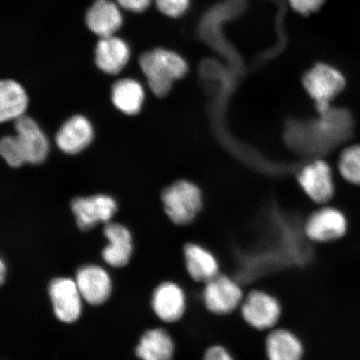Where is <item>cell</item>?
I'll return each mask as SVG.
<instances>
[{
  "mask_svg": "<svg viewBox=\"0 0 360 360\" xmlns=\"http://www.w3.org/2000/svg\"><path fill=\"white\" fill-rule=\"evenodd\" d=\"M6 265H4V260H0V283L3 285L4 281V276H6Z\"/></svg>",
  "mask_w": 360,
  "mask_h": 360,
  "instance_id": "28",
  "label": "cell"
},
{
  "mask_svg": "<svg viewBox=\"0 0 360 360\" xmlns=\"http://www.w3.org/2000/svg\"><path fill=\"white\" fill-rule=\"evenodd\" d=\"M0 154L11 168H20L27 164L24 152L16 136H4L0 141Z\"/></svg>",
  "mask_w": 360,
  "mask_h": 360,
  "instance_id": "23",
  "label": "cell"
},
{
  "mask_svg": "<svg viewBox=\"0 0 360 360\" xmlns=\"http://www.w3.org/2000/svg\"><path fill=\"white\" fill-rule=\"evenodd\" d=\"M94 136L93 125L86 117L75 115L58 129L56 143L58 150L66 155H75L88 148Z\"/></svg>",
  "mask_w": 360,
  "mask_h": 360,
  "instance_id": "11",
  "label": "cell"
},
{
  "mask_svg": "<svg viewBox=\"0 0 360 360\" xmlns=\"http://www.w3.org/2000/svg\"><path fill=\"white\" fill-rule=\"evenodd\" d=\"M268 360H303L304 345L295 333L276 327L268 332L264 343Z\"/></svg>",
  "mask_w": 360,
  "mask_h": 360,
  "instance_id": "18",
  "label": "cell"
},
{
  "mask_svg": "<svg viewBox=\"0 0 360 360\" xmlns=\"http://www.w3.org/2000/svg\"><path fill=\"white\" fill-rule=\"evenodd\" d=\"M184 258L188 276L197 283L205 285L221 273L214 253L196 243H188L184 246Z\"/></svg>",
  "mask_w": 360,
  "mask_h": 360,
  "instance_id": "17",
  "label": "cell"
},
{
  "mask_svg": "<svg viewBox=\"0 0 360 360\" xmlns=\"http://www.w3.org/2000/svg\"><path fill=\"white\" fill-rule=\"evenodd\" d=\"M243 321L260 332L276 328L282 317V305L276 296L262 290H253L245 295L240 308Z\"/></svg>",
  "mask_w": 360,
  "mask_h": 360,
  "instance_id": "4",
  "label": "cell"
},
{
  "mask_svg": "<svg viewBox=\"0 0 360 360\" xmlns=\"http://www.w3.org/2000/svg\"><path fill=\"white\" fill-rule=\"evenodd\" d=\"M115 2L124 11L141 13L150 8L153 0H115Z\"/></svg>",
  "mask_w": 360,
  "mask_h": 360,
  "instance_id": "27",
  "label": "cell"
},
{
  "mask_svg": "<svg viewBox=\"0 0 360 360\" xmlns=\"http://www.w3.org/2000/svg\"><path fill=\"white\" fill-rule=\"evenodd\" d=\"M135 354L141 360H172L174 344L169 333L162 328L148 330L139 340Z\"/></svg>",
  "mask_w": 360,
  "mask_h": 360,
  "instance_id": "21",
  "label": "cell"
},
{
  "mask_svg": "<svg viewBox=\"0 0 360 360\" xmlns=\"http://www.w3.org/2000/svg\"><path fill=\"white\" fill-rule=\"evenodd\" d=\"M338 167L346 181L360 186V145L345 148L340 156Z\"/></svg>",
  "mask_w": 360,
  "mask_h": 360,
  "instance_id": "22",
  "label": "cell"
},
{
  "mask_svg": "<svg viewBox=\"0 0 360 360\" xmlns=\"http://www.w3.org/2000/svg\"><path fill=\"white\" fill-rule=\"evenodd\" d=\"M202 360H236L231 351L221 345L210 346L205 350Z\"/></svg>",
  "mask_w": 360,
  "mask_h": 360,
  "instance_id": "26",
  "label": "cell"
},
{
  "mask_svg": "<svg viewBox=\"0 0 360 360\" xmlns=\"http://www.w3.org/2000/svg\"><path fill=\"white\" fill-rule=\"evenodd\" d=\"M245 297L240 283L222 273L205 283L202 292L207 311L217 316H227L240 310Z\"/></svg>",
  "mask_w": 360,
  "mask_h": 360,
  "instance_id": "5",
  "label": "cell"
},
{
  "mask_svg": "<svg viewBox=\"0 0 360 360\" xmlns=\"http://www.w3.org/2000/svg\"><path fill=\"white\" fill-rule=\"evenodd\" d=\"M15 129L27 164L44 163L49 155V143L36 121L30 116L22 115L15 120Z\"/></svg>",
  "mask_w": 360,
  "mask_h": 360,
  "instance_id": "10",
  "label": "cell"
},
{
  "mask_svg": "<svg viewBox=\"0 0 360 360\" xmlns=\"http://www.w3.org/2000/svg\"><path fill=\"white\" fill-rule=\"evenodd\" d=\"M161 199L165 214L179 226L193 222L202 207L200 188L187 180H178L166 187L162 191Z\"/></svg>",
  "mask_w": 360,
  "mask_h": 360,
  "instance_id": "2",
  "label": "cell"
},
{
  "mask_svg": "<svg viewBox=\"0 0 360 360\" xmlns=\"http://www.w3.org/2000/svg\"><path fill=\"white\" fill-rule=\"evenodd\" d=\"M303 84L323 115L331 109L332 101L345 89L346 79L335 67L319 63L304 75Z\"/></svg>",
  "mask_w": 360,
  "mask_h": 360,
  "instance_id": "3",
  "label": "cell"
},
{
  "mask_svg": "<svg viewBox=\"0 0 360 360\" xmlns=\"http://www.w3.org/2000/svg\"><path fill=\"white\" fill-rule=\"evenodd\" d=\"M120 8L112 0H94L85 13V24L100 39L115 35L124 21Z\"/></svg>",
  "mask_w": 360,
  "mask_h": 360,
  "instance_id": "14",
  "label": "cell"
},
{
  "mask_svg": "<svg viewBox=\"0 0 360 360\" xmlns=\"http://www.w3.org/2000/svg\"><path fill=\"white\" fill-rule=\"evenodd\" d=\"M48 292L58 321L65 323L77 321L81 314L82 296L75 281L69 278H53L49 283Z\"/></svg>",
  "mask_w": 360,
  "mask_h": 360,
  "instance_id": "8",
  "label": "cell"
},
{
  "mask_svg": "<svg viewBox=\"0 0 360 360\" xmlns=\"http://www.w3.org/2000/svg\"><path fill=\"white\" fill-rule=\"evenodd\" d=\"M29 98L24 87L13 79L0 83V121L16 120L25 115Z\"/></svg>",
  "mask_w": 360,
  "mask_h": 360,
  "instance_id": "20",
  "label": "cell"
},
{
  "mask_svg": "<svg viewBox=\"0 0 360 360\" xmlns=\"http://www.w3.org/2000/svg\"><path fill=\"white\" fill-rule=\"evenodd\" d=\"M326 1V0H289L292 10L304 16L318 12Z\"/></svg>",
  "mask_w": 360,
  "mask_h": 360,
  "instance_id": "25",
  "label": "cell"
},
{
  "mask_svg": "<svg viewBox=\"0 0 360 360\" xmlns=\"http://www.w3.org/2000/svg\"><path fill=\"white\" fill-rule=\"evenodd\" d=\"M300 186L310 199L326 204L335 195V183L330 166L316 160L305 166L299 174Z\"/></svg>",
  "mask_w": 360,
  "mask_h": 360,
  "instance_id": "9",
  "label": "cell"
},
{
  "mask_svg": "<svg viewBox=\"0 0 360 360\" xmlns=\"http://www.w3.org/2000/svg\"><path fill=\"white\" fill-rule=\"evenodd\" d=\"M139 64L148 87L159 98L167 96L175 81L184 77L188 69L186 61L179 53L164 48L143 52Z\"/></svg>",
  "mask_w": 360,
  "mask_h": 360,
  "instance_id": "1",
  "label": "cell"
},
{
  "mask_svg": "<svg viewBox=\"0 0 360 360\" xmlns=\"http://www.w3.org/2000/svg\"><path fill=\"white\" fill-rule=\"evenodd\" d=\"M145 90L136 79H121L112 84L111 101L117 110L134 116L141 112L145 101Z\"/></svg>",
  "mask_w": 360,
  "mask_h": 360,
  "instance_id": "19",
  "label": "cell"
},
{
  "mask_svg": "<svg viewBox=\"0 0 360 360\" xmlns=\"http://www.w3.org/2000/svg\"><path fill=\"white\" fill-rule=\"evenodd\" d=\"M70 209L78 228L86 232L98 224L110 223L118 210V205L114 198L98 193L91 196L75 198L71 200Z\"/></svg>",
  "mask_w": 360,
  "mask_h": 360,
  "instance_id": "6",
  "label": "cell"
},
{
  "mask_svg": "<svg viewBox=\"0 0 360 360\" xmlns=\"http://www.w3.org/2000/svg\"><path fill=\"white\" fill-rule=\"evenodd\" d=\"M75 282L82 299L89 304L101 305L110 298L111 278L109 274L98 265L87 264L79 268Z\"/></svg>",
  "mask_w": 360,
  "mask_h": 360,
  "instance_id": "12",
  "label": "cell"
},
{
  "mask_svg": "<svg viewBox=\"0 0 360 360\" xmlns=\"http://www.w3.org/2000/svg\"><path fill=\"white\" fill-rule=\"evenodd\" d=\"M103 235L110 242L102 251L103 260L111 267H124L133 253L131 233L122 224L110 222L105 224Z\"/></svg>",
  "mask_w": 360,
  "mask_h": 360,
  "instance_id": "16",
  "label": "cell"
},
{
  "mask_svg": "<svg viewBox=\"0 0 360 360\" xmlns=\"http://www.w3.org/2000/svg\"><path fill=\"white\" fill-rule=\"evenodd\" d=\"M161 13L172 19L181 17L190 7L191 0H153Z\"/></svg>",
  "mask_w": 360,
  "mask_h": 360,
  "instance_id": "24",
  "label": "cell"
},
{
  "mask_svg": "<svg viewBox=\"0 0 360 360\" xmlns=\"http://www.w3.org/2000/svg\"><path fill=\"white\" fill-rule=\"evenodd\" d=\"M152 308L162 321L177 322L186 311V294L177 283L171 281L162 283L153 292Z\"/></svg>",
  "mask_w": 360,
  "mask_h": 360,
  "instance_id": "13",
  "label": "cell"
},
{
  "mask_svg": "<svg viewBox=\"0 0 360 360\" xmlns=\"http://www.w3.org/2000/svg\"><path fill=\"white\" fill-rule=\"evenodd\" d=\"M347 229V219L341 211L325 207L309 216L304 224V233L310 241L323 244L340 240Z\"/></svg>",
  "mask_w": 360,
  "mask_h": 360,
  "instance_id": "7",
  "label": "cell"
},
{
  "mask_svg": "<svg viewBox=\"0 0 360 360\" xmlns=\"http://www.w3.org/2000/svg\"><path fill=\"white\" fill-rule=\"evenodd\" d=\"M130 49L124 39L115 35L101 38L94 49V63L103 73L116 75L127 65Z\"/></svg>",
  "mask_w": 360,
  "mask_h": 360,
  "instance_id": "15",
  "label": "cell"
}]
</instances>
